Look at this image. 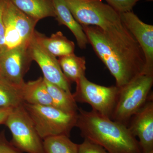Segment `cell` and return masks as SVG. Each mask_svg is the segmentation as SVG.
<instances>
[{"label": "cell", "instance_id": "1", "mask_svg": "<svg viewBox=\"0 0 153 153\" xmlns=\"http://www.w3.org/2000/svg\"><path fill=\"white\" fill-rule=\"evenodd\" d=\"M82 26L89 44L114 77L119 88L143 74L144 55L124 25L108 30L95 26Z\"/></svg>", "mask_w": 153, "mask_h": 153}, {"label": "cell", "instance_id": "2", "mask_svg": "<svg viewBox=\"0 0 153 153\" xmlns=\"http://www.w3.org/2000/svg\"><path fill=\"white\" fill-rule=\"evenodd\" d=\"M75 127L84 139L101 146L108 153H143L127 126L93 110L78 108Z\"/></svg>", "mask_w": 153, "mask_h": 153}, {"label": "cell", "instance_id": "3", "mask_svg": "<svg viewBox=\"0 0 153 153\" xmlns=\"http://www.w3.org/2000/svg\"><path fill=\"white\" fill-rule=\"evenodd\" d=\"M153 84V74H142L120 88L111 119L128 126L131 118L152 95Z\"/></svg>", "mask_w": 153, "mask_h": 153}, {"label": "cell", "instance_id": "4", "mask_svg": "<svg viewBox=\"0 0 153 153\" xmlns=\"http://www.w3.org/2000/svg\"><path fill=\"white\" fill-rule=\"evenodd\" d=\"M40 136L65 135L69 137L76 126L77 115L67 113L53 106L34 105L23 103Z\"/></svg>", "mask_w": 153, "mask_h": 153}, {"label": "cell", "instance_id": "5", "mask_svg": "<svg viewBox=\"0 0 153 153\" xmlns=\"http://www.w3.org/2000/svg\"><path fill=\"white\" fill-rule=\"evenodd\" d=\"M81 26H95L104 30L124 26L120 15L102 0H64Z\"/></svg>", "mask_w": 153, "mask_h": 153}, {"label": "cell", "instance_id": "6", "mask_svg": "<svg viewBox=\"0 0 153 153\" xmlns=\"http://www.w3.org/2000/svg\"><path fill=\"white\" fill-rule=\"evenodd\" d=\"M12 134V144L22 152L44 153L43 140L23 105L12 111L4 124Z\"/></svg>", "mask_w": 153, "mask_h": 153}, {"label": "cell", "instance_id": "7", "mask_svg": "<svg viewBox=\"0 0 153 153\" xmlns=\"http://www.w3.org/2000/svg\"><path fill=\"white\" fill-rule=\"evenodd\" d=\"M75 83L76 91L72 95L76 102L88 103L93 110L111 119L120 88L116 85L107 87L95 84L85 75L80 76Z\"/></svg>", "mask_w": 153, "mask_h": 153}, {"label": "cell", "instance_id": "8", "mask_svg": "<svg viewBox=\"0 0 153 153\" xmlns=\"http://www.w3.org/2000/svg\"><path fill=\"white\" fill-rule=\"evenodd\" d=\"M3 18L5 33L4 49L28 47L38 21L20 10L10 0H6Z\"/></svg>", "mask_w": 153, "mask_h": 153}, {"label": "cell", "instance_id": "9", "mask_svg": "<svg viewBox=\"0 0 153 153\" xmlns=\"http://www.w3.org/2000/svg\"><path fill=\"white\" fill-rule=\"evenodd\" d=\"M33 61L28 47L4 49L0 52V76L21 86Z\"/></svg>", "mask_w": 153, "mask_h": 153}, {"label": "cell", "instance_id": "10", "mask_svg": "<svg viewBox=\"0 0 153 153\" xmlns=\"http://www.w3.org/2000/svg\"><path fill=\"white\" fill-rule=\"evenodd\" d=\"M121 20L142 50L145 58L143 74H153V26L142 22L132 11L120 13Z\"/></svg>", "mask_w": 153, "mask_h": 153}, {"label": "cell", "instance_id": "11", "mask_svg": "<svg viewBox=\"0 0 153 153\" xmlns=\"http://www.w3.org/2000/svg\"><path fill=\"white\" fill-rule=\"evenodd\" d=\"M28 49L32 60L36 61L41 68L44 79L68 93H71L70 82L63 74L58 60L40 45L34 36Z\"/></svg>", "mask_w": 153, "mask_h": 153}, {"label": "cell", "instance_id": "12", "mask_svg": "<svg viewBox=\"0 0 153 153\" xmlns=\"http://www.w3.org/2000/svg\"><path fill=\"white\" fill-rule=\"evenodd\" d=\"M128 127L138 141L143 153L153 151V101L152 95L145 105L134 115Z\"/></svg>", "mask_w": 153, "mask_h": 153}, {"label": "cell", "instance_id": "13", "mask_svg": "<svg viewBox=\"0 0 153 153\" xmlns=\"http://www.w3.org/2000/svg\"><path fill=\"white\" fill-rule=\"evenodd\" d=\"M55 17L60 25L66 26L76 38L77 45L81 49L86 48L89 44L82 26L74 19L64 0H52Z\"/></svg>", "mask_w": 153, "mask_h": 153}, {"label": "cell", "instance_id": "14", "mask_svg": "<svg viewBox=\"0 0 153 153\" xmlns=\"http://www.w3.org/2000/svg\"><path fill=\"white\" fill-rule=\"evenodd\" d=\"M34 37L40 45L55 57H63L74 53V42L68 40L60 31L48 37L36 30Z\"/></svg>", "mask_w": 153, "mask_h": 153}, {"label": "cell", "instance_id": "15", "mask_svg": "<svg viewBox=\"0 0 153 153\" xmlns=\"http://www.w3.org/2000/svg\"><path fill=\"white\" fill-rule=\"evenodd\" d=\"M23 102L27 104L52 106V101L44 77L25 82L21 86Z\"/></svg>", "mask_w": 153, "mask_h": 153}, {"label": "cell", "instance_id": "16", "mask_svg": "<svg viewBox=\"0 0 153 153\" xmlns=\"http://www.w3.org/2000/svg\"><path fill=\"white\" fill-rule=\"evenodd\" d=\"M20 10L39 21L47 17H55L52 0H10Z\"/></svg>", "mask_w": 153, "mask_h": 153}, {"label": "cell", "instance_id": "17", "mask_svg": "<svg viewBox=\"0 0 153 153\" xmlns=\"http://www.w3.org/2000/svg\"><path fill=\"white\" fill-rule=\"evenodd\" d=\"M58 61L63 74L70 83L76 82L80 76L85 75V57H79L73 53L59 57Z\"/></svg>", "mask_w": 153, "mask_h": 153}, {"label": "cell", "instance_id": "18", "mask_svg": "<svg viewBox=\"0 0 153 153\" xmlns=\"http://www.w3.org/2000/svg\"><path fill=\"white\" fill-rule=\"evenodd\" d=\"M48 92L52 101V106L71 114H76L78 108L72 93L66 92L57 85L45 79Z\"/></svg>", "mask_w": 153, "mask_h": 153}, {"label": "cell", "instance_id": "19", "mask_svg": "<svg viewBox=\"0 0 153 153\" xmlns=\"http://www.w3.org/2000/svg\"><path fill=\"white\" fill-rule=\"evenodd\" d=\"M21 86L14 85L0 76V109H14L24 103Z\"/></svg>", "mask_w": 153, "mask_h": 153}, {"label": "cell", "instance_id": "20", "mask_svg": "<svg viewBox=\"0 0 153 153\" xmlns=\"http://www.w3.org/2000/svg\"><path fill=\"white\" fill-rule=\"evenodd\" d=\"M65 135L55 136L43 140L44 153H78L79 145Z\"/></svg>", "mask_w": 153, "mask_h": 153}, {"label": "cell", "instance_id": "21", "mask_svg": "<svg viewBox=\"0 0 153 153\" xmlns=\"http://www.w3.org/2000/svg\"><path fill=\"white\" fill-rule=\"evenodd\" d=\"M107 4L119 13L131 11L141 0H105Z\"/></svg>", "mask_w": 153, "mask_h": 153}, {"label": "cell", "instance_id": "22", "mask_svg": "<svg viewBox=\"0 0 153 153\" xmlns=\"http://www.w3.org/2000/svg\"><path fill=\"white\" fill-rule=\"evenodd\" d=\"M78 153H108L104 148L89 140L84 139L79 145Z\"/></svg>", "mask_w": 153, "mask_h": 153}, {"label": "cell", "instance_id": "23", "mask_svg": "<svg viewBox=\"0 0 153 153\" xmlns=\"http://www.w3.org/2000/svg\"><path fill=\"white\" fill-rule=\"evenodd\" d=\"M0 153H24L14 146L6 138L4 131L0 133Z\"/></svg>", "mask_w": 153, "mask_h": 153}, {"label": "cell", "instance_id": "24", "mask_svg": "<svg viewBox=\"0 0 153 153\" xmlns=\"http://www.w3.org/2000/svg\"><path fill=\"white\" fill-rule=\"evenodd\" d=\"M6 0H0V52L5 49V33L3 15Z\"/></svg>", "mask_w": 153, "mask_h": 153}, {"label": "cell", "instance_id": "25", "mask_svg": "<svg viewBox=\"0 0 153 153\" xmlns=\"http://www.w3.org/2000/svg\"><path fill=\"white\" fill-rule=\"evenodd\" d=\"M13 109H0V125L4 124Z\"/></svg>", "mask_w": 153, "mask_h": 153}, {"label": "cell", "instance_id": "26", "mask_svg": "<svg viewBox=\"0 0 153 153\" xmlns=\"http://www.w3.org/2000/svg\"><path fill=\"white\" fill-rule=\"evenodd\" d=\"M146 153H153V151H151L150 152H149Z\"/></svg>", "mask_w": 153, "mask_h": 153}]
</instances>
